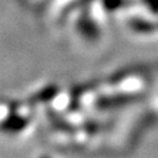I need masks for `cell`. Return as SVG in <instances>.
Returning a JSON list of instances; mask_svg holds the SVG:
<instances>
[{"label":"cell","instance_id":"cell-1","mask_svg":"<svg viewBox=\"0 0 158 158\" xmlns=\"http://www.w3.org/2000/svg\"><path fill=\"white\" fill-rule=\"evenodd\" d=\"M29 123V120L25 116H20V114H10L9 117H6L2 123V130L4 132L8 133H18L21 130H24Z\"/></svg>","mask_w":158,"mask_h":158},{"label":"cell","instance_id":"cell-2","mask_svg":"<svg viewBox=\"0 0 158 158\" xmlns=\"http://www.w3.org/2000/svg\"><path fill=\"white\" fill-rule=\"evenodd\" d=\"M43 158H49V157H43Z\"/></svg>","mask_w":158,"mask_h":158}]
</instances>
